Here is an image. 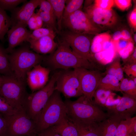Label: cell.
Here are the masks:
<instances>
[{"label":"cell","mask_w":136,"mask_h":136,"mask_svg":"<svg viewBox=\"0 0 136 136\" xmlns=\"http://www.w3.org/2000/svg\"><path fill=\"white\" fill-rule=\"evenodd\" d=\"M53 69L83 68L94 70L96 65L76 54L65 41H59L56 49L43 60Z\"/></svg>","instance_id":"1"},{"label":"cell","mask_w":136,"mask_h":136,"mask_svg":"<svg viewBox=\"0 0 136 136\" xmlns=\"http://www.w3.org/2000/svg\"><path fill=\"white\" fill-rule=\"evenodd\" d=\"M35 17L38 28L42 27L43 22L42 19L37 13H35Z\"/></svg>","instance_id":"51"},{"label":"cell","mask_w":136,"mask_h":136,"mask_svg":"<svg viewBox=\"0 0 136 136\" xmlns=\"http://www.w3.org/2000/svg\"><path fill=\"white\" fill-rule=\"evenodd\" d=\"M132 118L122 120L117 127L115 136H127Z\"/></svg>","instance_id":"33"},{"label":"cell","mask_w":136,"mask_h":136,"mask_svg":"<svg viewBox=\"0 0 136 136\" xmlns=\"http://www.w3.org/2000/svg\"><path fill=\"white\" fill-rule=\"evenodd\" d=\"M106 74L113 75L121 81L124 78L123 71L119 58L115 59L107 67Z\"/></svg>","instance_id":"26"},{"label":"cell","mask_w":136,"mask_h":136,"mask_svg":"<svg viewBox=\"0 0 136 136\" xmlns=\"http://www.w3.org/2000/svg\"><path fill=\"white\" fill-rule=\"evenodd\" d=\"M134 41L135 42V43H136V34L134 35Z\"/></svg>","instance_id":"52"},{"label":"cell","mask_w":136,"mask_h":136,"mask_svg":"<svg viewBox=\"0 0 136 136\" xmlns=\"http://www.w3.org/2000/svg\"><path fill=\"white\" fill-rule=\"evenodd\" d=\"M62 25L66 30L77 33L93 35L100 31L99 28L93 23L87 14L81 9L63 20Z\"/></svg>","instance_id":"8"},{"label":"cell","mask_w":136,"mask_h":136,"mask_svg":"<svg viewBox=\"0 0 136 136\" xmlns=\"http://www.w3.org/2000/svg\"><path fill=\"white\" fill-rule=\"evenodd\" d=\"M39 6L40 11L54 14L52 7L48 0H41Z\"/></svg>","instance_id":"38"},{"label":"cell","mask_w":136,"mask_h":136,"mask_svg":"<svg viewBox=\"0 0 136 136\" xmlns=\"http://www.w3.org/2000/svg\"><path fill=\"white\" fill-rule=\"evenodd\" d=\"M122 69L123 72L130 78L136 77V63L125 64Z\"/></svg>","instance_id":"37"},{"label":"cell","mask_w":136,"mask_h":136,"mask_svg":"<svg viewBox=\"0 0 136 136\" xmlns=\"http://www.w3.org/2000/svg\"><path fill=\"white\" fill-rule=\"evenodd\" d=\"M122 120L118 115L111 114L108 118L98 123L102 136H115L118 126Z\"/></svg>","instance_id":"19"},{"label":"cell","mask_w":136,"mask_h":136,"mask_svg":"<svg viewBox=\"0 0 136 136\" xmlns=\"http://www.w3.org/2000/svg\"><path fill=\"white\" fill-rule=\"evenodd\" d=\"M60 33L61 40L69 45L74 53L94 64L90 51L92 41L88 35L77 33L67 30Z\"/></svg>","instance_id":"9"},{"label":"cell","mask_w":136,"mask_h":136,"mask_svg":"<svg viewBox=\"0 0 136 136\" xmlns=\"http://www.w3.org/2000/svg\"><path fill=\"white\" fill-rule=\"evenodd\" d=\"M55 37L46 36L37 39H29L28 40L30 47L35 52L41 55L51 54L56 49L58 43L55 42Z\"/></svg>","instance_id":"17"},{"label":"cell","mask_w":136,"mask_h":136,"mask_svg":"<svg viewBox=\"0 0 136 136\" xmlns=\"http://www.w3.org/2000/svg\"><path fill=\"white\" fill-rule=\"evenodd\" d=\"M132 53V54L130 56V55L126 58L123 59V62L125 64L136 63V49L135 48H134Z\"/></svg>","instance_id":"46"},{"label":"cell","mask_w":136,"mask_h":136,"mask_svg":"<svg viewBox=\"0 0 136 136\" xmlns=\"http://www.w3.org/2000/svg\"><path fill=\"white\" fill-rule=\"evenodd\" d=\"M86 11L85 13L95 25L102 28L110 27L115 25L117 22L116 15L112 9L104 10L93 5L87 7Z\"/></svg>","instance_id":"12"},{"label":"cell","mask_w":136,"mask_h":136,"mask_svg":"<svg viewBox=\"0 0 136 136\" xmlns=\"http://www.w3.org/2000/svg\"><path fill=\"white\" fill-rule=\"evenodd\" d=\"M115 105L107 109L110 114L120 117L123 120L131 118L136 111V99L125 93Z\"/></svg>","instance_id":"15"},{"label":"cell","mask_w":136,"mask_h":136,"mask_svg":"<svg viewBox=\"0 0 136 136\" xmlns=\"http://www.w3.org/2000/svg\"><path fill=\"white\" fill-rule=\"evenodd\" d=\"M128 135L130 136H136V117L132 118L131 122L129 125Z\"/></svg>","instance_id":"43"},{"label":"cell","mask_w":136,"mask_h":136,"mask_svg":"<svg viewBox=\"0 0 136 136\" xmlns=\"http://www.w3.org/2000/svg\"><path fill=\"white\" fill-rule=\"evenodd\" d=\"M41 0H30L26 2L19 8L12 11L11 18L12 26L19 24L26 27L28 21L35 13V9L39 6Z\"/></svg>","instance_id":"14"},{"label":"cell","mask_w":136,"mask_h":136,"mask_svg":"<svg viewBox=\"0 0 136 136\" xmlns=\"http://www.w3.org/2000/svg\"><path fill=\"white\" fill-rule=\"evenodd\" d=\"M112 38V39L114 42L118 41L121 38V31H118L115 32L113 35Z\"/></svg>","instance_id":"50"},{"label":"cell","mask_w":136,"mask_h":136,"mask_svg":"<svg viewBox=\"0 0 136 136\" xmlns=\"http://www.w3.org/2000/svg\"><path fill=\"white\" fill-rule=\"evenodd\" d=\"M119 86V81L116 77L112 75L106 74L105 76L101 79L97 88L120 91Z\"/></svg>","instance_id":"22"},{"label":"cell","mask_w":136,"mask_h":136,"mask_svg":"<svg viewBox=\"0 0 136 136\" xmlns=\"http://www.w3.org/2000/svg\"><path fill=\"white\" fill-rule=\"evenodd\" d=\"M121 39L130 42H132L131 34L126 29H124L121 31Z\"/></svg>","instance_id":"49"},{"label":"cell","mask_w":136,"mask_h":136,"mask_svg":"<svg viewBox=\"0 0 136 136\" xmlns=\"http://www.w3.org/2000/svg\"><path fill=\"white\" fill-rule=\"evenodd\" d=\"M19 110L13 107L4 97L0 95V113L1 114L11 115L15 114Z\"/></svg>","instance_id":"32"},{"label":"cell","mask_w":136,"mask_h":136,"mask_svg":"<svg viewBox=\"0 0 136 136\" xmlns=\"http://www.w3.org/2000/svg\"><path fill=\"white\" fill-rule=\"evenodd\" d=\"M74 69L78 75L83 95L92 101L94 94L103 77L102 74L96 70L83 68Z\"/></svg>","instance_id":"11"},{"label":"cell","mask_w":136,"mask_h":136,"mask_svg":"<svg viewBox=\"0 0 136 136\" xmlns=\"http://www.w3.org/2000/svg\"><path fill=\"white\" fill-rule=\"evenodd\" d=\"M60 93L55 90L36 123L38 133L59 122L67 116V110Z\"/></svg>","instance_id":"4"},{"label":"cell","mask_w":136,"mask_h":136,"mask_svg":"<svg viewBox=\"0 0 136 136\" xmlns=\"http://www.w3.org/2000/svg\"><path fill=\"white\" fill-rule=\"evenodd\" d=\"M27 46L13 49L8 55L11 69L15 77L24 82L27 73L34 66L40 64L45 57L31 50Z\"/></svg>","instance_id":"3"},{"label":"cell","mask_w":136,"mask_h":136,"mask_svg":"<svg viewBox=\"0 0 136 136\" xmlns=\"http://www.w3.org/2000/svg\"><path fill=\"white\" fill-rule=\"evenodd\" d=\"M113 93L111 91L97 88L93 96L94 103L98 106L107 108L108 107L111 96Z\"/></svg>","instance_id":"23"},{"label":"cell","mask_w":136,"mask_h":136,"mask_svg":"<svg viewBox=\"0 0 136 136\" xmlns=\"http://www.w3.org/2000/svg\"><path fill=\"white\" fill-rule=\"evenodd\" d=\"M27 26L31 30H33L38 28L35 17V13H34L28 20Z\"/></svg>","instance_id":"44"},{"label":"cell","mask_w":136,"mask_h":136,"mask_svg":"<svg viewBox=\"0 0 136 136\" xmlns=\"http://www.w3.org/2000/svg\"><path fill=\"white\" fill-rule=\"evenodd\" d=\"M60 71L55 73L46 85L42 88L29 94L24 110L36 123L43 110L55 90V85Z\"/></svg>","instance_id":"6"},{"label":"cell","mask_w":136,"mask_h":136,"mask_svg":"<svg viewBox=\"0 0 136 136\" xmlns=\"http://www.w3.org/2000/svg\"><path fill=\"white\" fill-rule=\"evenodd\" d=\"M52 7L54 14L57 21L58 32L62 29L63 15L66 0H48Z\"/></svg>","instance_id":"21"},{"label":"cell","mask_w":136,"mask_h":136,"mask_svg":"<svg viewBox=\"0 0 136 136\" xmlns=\"http://www.w3.org/2000/svg\"><path fill=\"white\" fill-rule=\"evenodd\" d=\"M116 51L113 49L101 51L92 54V58L93 62L95 59L105 64L112 61L115 56Z\"/></svg>","instance_id":"27"},{"label":"cell","mask_w":136,"mask_h":136,"mask_svg":"<svg viewBox=\"0 0 136 136\" xmlns=\"http://www.w3.org/2000/svg\"><path fill=\"white\" fill-rule=\"evenodd\" d=\"M114 4L119 9L124 11L130 6L131 1L130 0H115Z\"/></svg>","instance_id":"40"},{"label":"cell","mask_w":136,"mask_h":136,"mask_svg":"<svg viewBox=\"0 0 136 136\" xmlns=\"http://www.w3.org/2000/svg\"><path fill=\"white\" fill-rule=\"evenodd\" d=\"M36 136H61L55 132L52 127L38 133Z\"/></svg>","instance_id":"42"},{"label":"cell","mask_w":136,"mask_h":136,"mask_svg":"<svg viewBox=\"0 0 136 136\" xmlns=\"http://www.w3.org/2000/svg\"><path fill=\"white\" fill-rule=\"evenodd\" d=\"M56 33V32L51 29L42 27L35 30L31 32L30 39H37L46 36L55 37Z\"/></svg>","instance_id":"31"},{"label":"cell","mask_w":136,"mask_h":136,"mask_svg":"<svg viewBox=\"0 0 136 136\" xmlns=\"http://www.w3.org/2000/svg\"><path fill=\"white\" fill-rule=\"evenodd\" d=\"M84 2L83 0H66V6L64 10L62 20L76 11L81 9Z\"/></svg>","instance_id":"30"},{"label":"cell","mask_w":136,"mask_h":136,"mask_svg":"<svg viewBox=\"0 0 136 136\" xmlns=\"http://www.w3.org/2000/svg\"><path fill=\"white\" fill-rule=\"evenodd\" d=\"M56 84L55 90L62 93L66 98L83 95L78 75L74 69L60 71Z\"/></svg>","instance_id":"10"},{"label":"cell","mask_w":136,"mask_h":136,"mask_svg":"<svg viewBox=\"0 0 136 136\" xmlns=\"http://www.w3.org/2000/svg\"><path fill=\"white\" fill-rule=\"evenodd\" d=\"M26 26L18 24L12 26L7 32L8 46L6 49L8 53L24 42L28 41L31 32L27 30Z\"/></svg>","instance_id":"16"},{"label":"cell","mask_w":136,"mask_h":136,"mask_svg":"<svg viewBox=\"0 0 136 136\" xmlns=\"http://www.w3.org/2000/svg\"><path fill=\"white\" fill-rule=\"evenodd\" d=\"M129 22L134 28H136V8L135 7L130 13L129 18Z\"/></svg>","instance_id":"48"},{"label":"cell","mask_w":136,"mask_h":136,"mask_svg":"<svg viewBox=\"0 0 136 136\" xmlns=\"http://www.w3.org/2000/svg\"><path fill=\"white\" fill-rule=\"evenodd\" d=\"M2 81V78L1 77V76H0V85L1 84V82Z\"/></svg>","instance_id":"53"},{"label":"cell","mask_w":136,"mask_h":136,"mask_svg":"<svg viewBox=\"0 0 136 136\" xmlns=\"http://www.w3.org/2000/svg\"><path fill=\"white\" fill-rule=\"evenodd\" d=\"M8 53L0 45V74L5 76H14L10 68Z\"/></svg>","instance_id":"25"},{"label":"cell","mask_w":136,"mask_h":136,"mask_svg":"<svg viewBox=\"0 0 136 136\" xmlns=\"http://www.w3.org/2000/svg\"><path fill=\"white\" fill-rule=\"evenodd\" d=\"M0 95L4 97L13 107L18 110L24 109L29 94L26 83L14 76H1Z\"/></svg>","instance_id":"5"},{"label":"cell","mask_w":136,"mask_h":136,"mask_svg":"<svg viewBox=\"0 0 136 136\" xmlns=\"http://www.w3.org/2000/svg\"><path fill=\"white\" fill-rule=\"evenodd\" d=\"M11 25V18L5 10L0 8V40L3 39Z\"/></svg>","instance_id":"29"},{"label":"cell","mask_w":136,"mask_h":136,"mask_svg":"<svg viewBox=\"0 0 136 136\" xmlns=\"http://www.w3.org/2000/svg\"><path fill=\"white\" fill-rule=\"evenodd\" d=\"M134 44L132 42H129L126 47L118 52L123 59L128 57L132 53L134 50Z\"/></svg>","instance_id":"36"},{"label":"cell","mask_w":136,"mask_h":136,"mask_svg":"<svg viewBox=\"0 0 136 136\" xmlns=\"http://www.w3.org/2000/svg\"><path fill=\"white\" fill-rule=\"evenodd\" d=\"M129 42L121 39L117 42H115L116 44V51L118 52L125 48Z\"/></svg>","instance_id":"47"},{"label":"cell","mask_w":136,"mask_h":136,"mask_svg":"<svg viewBox=\"0 0 136 136\" xmlns=\"http://www.w3.org/2000/svg\"><path fill=\"white\" fill-rule=\"evenodd\" d=\"M2 115L7 123L6 136H37L38 133L36 123L28 115L24 109L20 110L11 115Z\"/></svg>","instance_id":"7"},{"label":"cell","mask_w":136,"mask_h":136,"mask_svg":"<svg viewBox=\"0 0 136 136\" xmlns=\"http://www.w3.org/2000/svg\"><path fill=\"white\" fill-rule=\"evenodd\" d=\"M127 136H130V135H128Z\"/></svg>","instance_id":"54"},{"label":"cell","mask_w":136,"mask_h":136,"mask_svg":"<svg viewBox=\"0 0 136 136\" xmlns=\"http://www.w3.org/2000/svg\"><path fill=\"white\" fill-rule=\"evenodd\" d=\"M51 127L55 132L61 136H78L76 126L67 116Z\"/></svg>","instance_id":"20"},{"label":"cell","mask_w":136,"mask_h":136,"mask_svg":"<svg viewBox=\"0 0 136 136\" xmlns=\"http://www.w3.org/2000/svg\"><path fill=\"white\" fill-rule=\"evenodd\" d=\"M113 49L116 51L115 43L111 39L105 42L102 46V50L105 51Z\"/></svg>","instance_id":"45"},{"label":"cell","mask_w":136,"mask_h":136,"mask_svg":"<svg viewBox=\"0 0 136 136\" xmlns=\"http://www.w3.org/2000/svg\"><path fill=\"white\" fill-rule=\"evenodd\" d=\"M114 4L113 0H96L93 5L95 7L101 9L110 10L112 9Z\"/></svg>","instance_id":"35"},{"label":"cell","mask_w":136,"mask_h":136,"mask_svg":"<svg viewBox=\"0 0 136 136\" xmlns=\"http://www.w3.org/2000/svg\"><path fill=\"white\" fill-rule=\"evenodd\" d=\"M25 0H0V8L4 10L11 11L22 3L26 2Z\"/></svg>","instance_id":"34"},{"label":"cell","mask_w":136,"mask_h":136,"mask_svg":"<svg viewBox=\"0 0 136 136\" xmlns=\"http://www.w3.org/2000/svg\"><path fill=\"white\" fill-rule=\"evenodd\" d=\"M110 35L107 33L98 34L95 36L91 41L90 51L93 54L102 50V46L106 41L111 39Z\"/></svg>","instance_id":"24"},{"label":"cell","mask_w":136,"mask_h":136,"mask_svg":"<svg viewBox=\"0 0 136 136\" xmlns=\"http://www.w3.org/2000/svg\"><path fill=\"white\" fill-rule=\"evenodd\" d=\"M70 120L76 126L78 136H102L98 123Z\"/></svg>","instance_id":"18"},{"label":"cell","mask_w":136,"mask_h":136,"mask_svg":"<svg viewBox=\"0 0 136 136\" xmlns=\"http://www.w3.org/2000/svg\"><path fill=\"white\" fill-rule=\"evenodd\" d=\"M50 69L38 64L27 73L26 81L33 92L43 88L48 82Z\"/></svg>","instance_id":"13"},{"label":"cell","mask_w":136,"mask_h":136,"mask_svg":"<svg viewBox=\"0 0 136 136\" xmlns=\"http://www.w3.org/2000/svg\"><path fill=\"white\" fill-rule=\"evenodd\" d=\"M7 130L6 120L0 113V136H6Z\"/></svg>","instance_id":"41"},{"label":"cell","mask_w":136,"mask_h":136,"mask_svg":"<svg viewBox=\"0 0 136 136\" xmlns=\"http://www.w3.org/2000/svg\"><path fill=\"white\" fill-rule=\"evenodd\" d=\"M67 116L72 120L99 123L108 118L110 114L104 112L93 101L83 95L75 101L66 100L64 102Z\"/></svg>","instance_id":"2"},{"label":"cell","mask_w":136,"mask_h":136,"mask_svg":"<svg viewBox=\"0 0 136 136\" xmlns=\"http://www.w3.org/2000/svg\"><path fill=\"white\" fill-rule=\"evenodd\" d=\"M128 80L127 90L125 94L130 96L136 99V84L131 78L128 79Z\"/></svg>","instance_id":"39"},{"label":"cell","mask_w":136,"mask_h":136,"mask_svg":"<svg viewBox=\"0 0 136 136\" xmlns=\"http://www.w3.org/2000/svg\"><path fill=\"white\" fill-rule=\"evenodd\" d=\"M37 13L41 18L44 27L51 29L55 32H57L56 25V19L54 14L44 12L39 10Z\"/></svg>","instance_id":"28"}]
</instances>
